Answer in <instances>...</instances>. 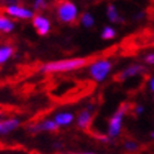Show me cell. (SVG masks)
Here are the masks:
<instances>
[{"label":"cell","mask_w":154,"mask_h":154,"mask_svg":"<svg viewBox=\"0 0 154 154\" xmlns=\"http://www.w3.org/2000/svg\"><path fill=\"white\" fill-rule=\"evenodd\" d=\"M150 137H152L153 139H154V132H152V133H150Z\"/></svg>","instance_id":"603a6c76"},{"label":"cell","mask_w":154,"mask_h":154,"mask_svg":"<svg viewBox=\"0 0 154 154\" xmlns=\"http://www.w3.org/2000/svg\"><path fill=\"white\" fill-rule=\"evenodd\" d=\"M143 112H144L143 105H137V106H135V114H137V115H140Z\"/></svg>","instance_id":"ffe728a7"},{"label":"cell","mask_w":154,"mask_h":154,"mask_svg":"<svg viewBox=\"0 0 154 154\" xmlns=\"http://www.w3.org/2000/svg\"><path fill=\"white\" fill-rule=\"evenodd\" d=\"M73 120H74V115H73V113H69V112L58 113V114H55V117H54V122H55V124L58 127H66L70 124Z\"/></svg>","instance_id":"8fae6325"},{"label":"cell","mask_w":154,"mask_h":154,"mask_svg":"<svg viewBox=\"0 0 154 154\" xmlns=\"http://www.w3.org/2000/svg\"><path fill=\"white\" fill-rule=\"evenodd\" d=\"M33 6H34L35 10H42L47 6V2H44V0H36V2H34Z\"/></svg>","instance_id":"ac0fdd59"},{"label":"cell","mask_w":154,"mask_h":154,"mask_svg":"<svg viewBox=\"0 0 154 154\" xmlns=\"http://www.w3.org/2000/svg\"><path fill=\"white\" fill-rule=\"evenodd\" d=\"M115 35H117V32H115L114 28H112V26H104L102 30V38L104 40L114 39Z\"/></svg>","instance_id":"2e32d148"},{"label":"cell","mask_w":154,"mask_h":154,"mask_svg":"<svg viewBox=\"0 0 154 154\" xmlns=\"http://www.w3.org/2000/svg\"><path fill=\"white\" fill-rule=\"evenodd\" d=\"M33 25L36 29V32L39 33V35H47L50 32V21L44 15H34Z\"/></svg>","instance_id":"ba28073f"},{"label":"cell","mask_w":154,"mask_h":154,"mask_svg":"<svg viewBox=\"0 0 154 154\" xmlns=\"http://www.w3.org/2000/svg\"><path fill=\"white\" fill-rule=\"evenodd\" d=\"M112 66H113L112 61L106 60V59L97 60V61H93V63L89 65V74L95 82L100 83V82H104L106 79L108 74H109L112 70Z\"/></svg>","instance_id":"3957f363"},{"label":"cell","mask_w":154,"mask_h":154,"mask_svg":"<svg viewBox=\"0 0 154 154\" xmlns=\"http://www.w3.org/2000/svg\"><path fill=\"white\" fill-rule=\"evenodd\" d=\"M58 18L63 23H74L78 19V8L72 2H64L58 5Z\"/></svg>","instance_id":"277c9868"},{"label":"cell","mask_w":154,"mask_h":154,"mask_svg":"<svg viewBox=\"0 0 154 154\" xmlns=\"http://www.w3.org/2000/svg\"><path fill=\"white\" fill-rule=\"evenodd\" d=\"M130 105L128 103H123L115 112L112 118L109 119V125H108V137L110 138H117L122 130V125H123V118L127 114V112L129 110Z\"/></svg>","instance_id":"7a4b0ae2"},{"label":"cell","mask_w":154,"mask_h":154,"mask_svg":"<svg viewBox=\"0 0 154 154\" xmlns=\"http://www.w3.org/2000/svg\"><path fill=\"white\" fill-rule=\"evenodd\" d=\"M15 28V23L11 21L9 18L4 17V15H0V32L3 33H10L13 32Z\"/></svg>","instance_id":"4fadbf2b"},{"label":"cell","mask_w":154,"mask_h":154,"mask_svg":"<svg viewBox=\"0 0 154 154\" xmlns=\"http://www.w3.org/2000/svg\"><path fill=\"white\" fill-rule=\"evenodd\" d=\"M5 11H6V14H9L13 18H17V19H32V18H34V13L30 9L17 5V4H9L6 6Z\"/></svg>","instance_id":"5b68a950"},{"label":"cell","mask_w":154,"mask_h":154,"mask_svg":"<svg viewBox=\"0 0 154 154\" xmlns=\"http://www.w3.org/2000/svg\"><path fill=\"white\" fill-rule=\"evenodd\" d=\"M144 61L147 64H149V65H154V53L148 54V55L144 58Z\"/></svg>","instance_id":"d6986e66"},{"label":"cell","mask_w":154,"mask_h":154,"mask_svg":"<svg viewBox=\"0 0 154 154\" xmlns=\"http://www.w3.org/2000/svg\"><path fill=\"white\" fill-rule=\"evenodd\" d=\"M80 23L84 28H91L94 25V18L93 15L90 13H84L82 15V19H80Z\"/></svg>","instance_id":"9a60e30c"},{"label":"cell","mask_w":154,"mask_h":154,"mask_svg":"<svg viewBox=\"0 0 154 154\" xmlns=\"http://www.w3.org/2000/svg\"><path fill=\"white\" fill-rule=\"evenodd\" d=\"M82 154H95V153H89V152H87V153H82Z\"/></svg>","instance_id":"cb8c5ba5"},{"label":"cell","mask_w":154,"mask_h":154,"mask_svg":"<svg viewBox=\"0 0 154 154\" xmlns=\"http://www.w3.org/2000/svg\"><path fill=\"white\" fill-rule=\"evenodd\" d=\"M91 119H93V114H91V106H88L87 109H83L78 117H76V124L82 129H87L91 124Z\"/></svg>","instance_id":"9c48e42d"},{"label":"cell","mask_w":154,"mask_h":154,"mask_svg":"<svg viewBox=\"0 0 154 154\" xmlns=\"http://www.w3.org/2000/svg\"><path fill=\"white\" fill-rule=\"evenodd\" d=\"M14 53V49L10 45H4V47H0V65L6 63L9 60Z\"/></svg>","instance_id":"5bb4252c"},{"label":"cell","mask_w":154,"mask_h":154,"mask_svg":"<svg viewBox=\"0 0 154 154\" xmlns=\"http://www.w3.org/2000/svg\"><path fill=\"white\" fill-rule=\"evenodd\" d=\"M124 148H125V150H128V152H135V150H138V148H139V145H138L137 142L128 140V142L124 143Z\"/></svg>","instance_id":"e0dca14e"},{"label":"cell","mask_w":154,"mask_h":154,"mask_svg":"<svg viewBox=\"0 0 154 154\" xmlns=\"http://www.w3.org/2000/svg\"><path fill=\"white\" fill-rule=\"evenodd\" d=\"M145 69L143 65L140 64H133V65H130L128 68H125L123 72H120L117 76H115V80H118V82H124L129 78H133V76L135 75H139L142 73H145Z\"/></svg>","instance_id":"8992f818"},{"label":"cell","mask_w":154,"mask_h":154,"mask_svg":"<svg viewBox=\"0 0 154 154\" xmlns=\"http://www.w3.org/2000/svg\"><path fill=\"white\" fill-rule=\"evenodd\" d=\"M20 125V120L18 118H8L0 120V134H8L15 130Z\"/></svg>","instance_id":"30bf717a"},{"label":"cell","mask_w":154,"mask_h":154,"mask_svg":"<svg viewBox=\"0 0 154 154\" xmlns=\"http://www.w3.org/2000/svg\"><path fill=\"white\" fill-rule=\"evenodd\" d=\"M149 88H150V90L154 93V76H153V78L149 80Z\"/></svg>","instance_id":"44dd1931"},{"label":"cell","mask_w":154,"mask_h":154,"mask_svg":"<svg viewBox=\"0 0 154 154\" xmlns=\"http://www.w3.org/2000/svg\"><path fill=\"white\" fill-rule=\"evenodd\" d=\"M143 17H144V13L142 11V13H138V15H135L134 19H135V20H139V19H142Z\"/></svg>","instance_id":"7402d4cb"},{"label":"cell","mask_w":154,"mask_h":154,"mask_svg":"<svg viewBox=\"0 0 154 154\" xmlns=\"http://www.w3.org/2000/svg\"><path fill=\"white\" fill-rule=\"evenodd\" d=\"M106 17L109 19L110 23H123V20L120 17H119V13L117 10V6L114 4H109L106 8Z\"/></svg>","instance_id":"7c38bea8"},{"label":"cell","mask_w":154,"mask_h":154,"mask_svg":"<svg viewBox=\"0 0 154 154\" xmlns=\"http://www.w3.org/2000/svg\"><path fill=\"white\" fill-rule=\"evenodd\" d=\"M88 63L85 58H72V59H61L57 61H49L44 64L42 68L43 73H59V72H69L75 70L84 66Z\"/></svg>","instance_id":"6da1fadb"},{"label":"cell","mask_w":154,"mask_h":154,"mask_svg":"<svg viewBox=\"0 0 154 154\" xmlns=\"http://www.w3.org/2000/svg\"><path fill=\"white\" fill-rule=\"evenodd\" d=\"M58 125L55 124V122L51 120V119H47V120H43L40 123H38V124H33L32 127H29L28 130L30 133L33 134H36L42 132V130H44V132H55V130H58Z\"/></svg>","instance_id":"52a82bcc"}]
</instances>
